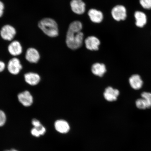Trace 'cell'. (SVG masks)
Wrapping results in <instances>:
<instances>
[{
	"label": "cell",
	"instance_id": "1",
	"mask_svg": "<svg viewBox=\"0 0 151 151\" xmlns=\"http://www.w3.org/2000/svg\"><path fill=\"white\" fill-rule=\"evenodd\" d=\"M82 24L76 21L70 24L66 37L67 46L71 50H75L82 46L83 40V34L81 32Z\"/></svg>",
	"mask_w": 151,
	"mask_h": 151
},
{
	"label": "cell",
	"instance_id": "2",
	"mask_svg": "<svg viewBox=\"0 0 151 151\" xmlns=\"http://www.w3.org/2000/svg\"><path fill=\"white\" fill-rule=\"evenodd\" d=\"M38 26L43 32L49 37H56L58 35V24L52 18L42 19L39 22Z\"/></svg>",
	"mask_w": 151,
	"mask_h": 151
},
{
	"label": "cell",
	"instance_id": "3",
	"mask_svg": "<svg viewBox=\"0 0 151 151\" xmlns=\"http://www.w3.org/2000/svg\"><path fill=\"white\" fill-rule=\"evenodd\" d=\"M16 29L9 24L3 26L0 31V35L2 38L5 40L10 41L14 38L16 35Z\"/></svg>",
	"mask_w": 151,
	"mask_h": 151
},
{
	"label": "cell",
	"instance_id": "4",
	"mask_svg": "<svg viewBox=\"0 0 151 151\" xmlns=\"http://www.w3.org/2000/svg\"><path fill=\"white\" fill-rule=\"evenodd\" d=\"M111 13L113 18L117 21L124 20L127 17L125 7L122 5H117L113 7Z\"/></svg>",
	"mask_w": 151,
	"mask_h": 151
},
{
	"label": "cell",
	"instance_id": "5",
	"mask_svg": "<svg viewBox=\"0 0 151 151\" xmlns=\"http://www.w3.org/2000/svg\"><path fill=\"white\" fill-rule=\"evenodd\" d=\"M22 68L20 60L16 58H13L9 60L7 65V69L9 72L14 75L18 74Z\"/></svg>",
	"mask_w": 151,
	"mask_h": 151
},
{
	"label": "cell",
	"instance_id": "6",
	"mask_svg": "<svg viewBox=\"0 0 151 151\" xmlns=\"http://www.w3.org/2000/svg\"><path fill=\"white\" fill-rule=\"evenodd\" d=\"M19 101L25 107H29L32 104L33 99V96L28 91H25L18 94Z\"/></svg>",
	"mask_w": 151,
	"mask_h": 151
},
{
	"label": "cell",
	"instance_id": "7",
	"mask_svg": "<svg viewBox=\"0 0 151 151\" xmlns=\"http://www.w3.org/2000/svg\"><path fill=\"white\" fill-rule=\"evenodd\" d=\"M70 6L72 10L77 14H83L86 10V4L82 0H72Z\"/></svg>",
	"mask_w": 151,
	"mask_h": 151
},
{
	"label": "cell",
	"instance_id": "8",
	"mask_svg": "<svg viewBox=\"0 0 151 151\" xmlns=\"http://www.w3.org/2000/svg\"><path fill=\"white\" fill-rule=\"evenodd\" d=\"M25 58L26 60L30 63H36L39 61L40 55L36 49L30 48L26 51Z\"/></svg>",
	"mask_w": 151,
	"mask_h": 151
},
{
	"label": "cell",
	"instance_id": "9",
	"mask_svg": "<svg viewBox=\"0 0 151 151\" xmlns=\"http://www.w3.org/2000/svg\"><path fill=\"white\" fill-rule=\"evenodd\" d=\"M86 48L91 50H99L100 41L97 37L94 36L88 37L85 41Z\"/></svg>",
	"mask_w": 151,
	"mask_h": 151
},
{
	"label": "cell",
	"instance_id": "10",
	"mask_svg": "<svg viewBox=\"0 0 151 151\" xmlns=\"http://www.w3.org/2000/svg\"><path fill=\"white\" fill-rule=\"evenodd\" d=\"M119 94V91L118 90L114 89L111 87H108L106 88L104 93L105 99L109 101H116Z\"/></svg>",
	"mask_w": 151,
	"mask_h": 151
},
{
	"label": "cell",
	"instance_id": "11",
	"mask_svg": "<svg viewBox=\"0 0 151 151\" xmlns=\"http://www.w3.org/2000/svg\"><path fill=\"white\" fill-rule=\"evenodd\" d=\"M8 50L9 53L14 56L20 55L22 52V45L17 41H14L11 42L9 45Z\"/></svg>",
	"mask_w": 151,
	"mask_h": 151
},
{
	"label": "cell",
	"instance_id": "12",
	"mask_svg": "<svg viewBox=\"0 0 151 151\" xmlns=\"http://www.w3.org/2000/svg\"><path fill=\"white\" fill-rule=\"evenodd\" d=\"M24 80L27 84L32 86H36L40 81V77L37 73H28L24 75Z\"/></svg>",
	"mask_w": 151,
	"mask_h": 151
},
{
	"label": "cell",
	"instance_id": "13",
	"mask_svg": "<svg viewBox=\"0 0 151 151\" xmlns=\"http://www.w3.org/2000/svg\"><path fill=\"white\" fill-rule=\"evenodd\" d=\"M54 126L57 131L62 134L67 133L70 129L68 122L63 120L56 121L55 122Z\"/></svg>",
	"mask_w": 151,
	"mask_h": 151
},
{
	"label": "cell",
	"instance_id": "14",
	"mask_svg": "<svg viewBox=\"0 0 151 151\" xmlns=\"http://www.w3.org/2000/svg\"><path fill=\"white\" fill-rule=\"evenodd\" d=\"M129 83L131 87L133 89L138 90L142 87L143 82L140 76L138 75H134L129 79Z\"/></svg>",
	"mask_w": 151,
	"mask_h": 151
},
{
	"label": "cell",
	"instance_id": "15",
	"mask_svg": "<svg viewBox=\"0 0 151 151\" xmlns=\"http://www.w3.org/2000/svg\"><path fill=\"white\" fill-rule=\"evenodd\" d=\"M88 14L91 20L94 23H99L102 21L103 15L101 11L91 9L88 11Z\"/></svg>",
	"mask_w": 151,
	"mask_h": 151
},
{
	"label": "cell",
	"instance_id": "16",
	"mask_svg": "<svg viewBox=\"0 0 151 151\" xmlns=\"http://www.w3.org/2000/svg\"><path fill=\"white\" fill-rule=\"evenodd\" d=\"M91 70L94 75L100 77H102L106 71L104 64L98 63L93 64L92 66Z\"/></svg>",
	"mask_w": 151,
	"mask_h": 151
},
{
	"label": "cell",
	"instance_id": "17",
	"mask_svg": "<svg viewBox=\"0 0 151 151\" xmlns=\"http://www.w3.org/2000/svg\"><path fill=\"white\" fill-rule=\"evenodd\" d=\"M135 17L136 19V25L137 27H142L147 22V17L144 13L141 11H137L135 13Z\"/></svg>",
	"mask_w": 151,
	"mask_h": 151
},
{
	"label": "cell",
	"instance_id": "18",
	"mask_svg": "<svg viewBox=\"0 0 151 151\" xmlns=\"http://www.w3.org/2000/svg\"><path fill=\"white\" fill-rule=\"evenodd\" d=\"M32 124L34 127L36 128L38 131L40 135H44L46 132V129L44 126L41 123L39 120L34 119L32 120Z\"/></svg>",
	"mask_w": 151,
	"mask_h": 151
},
{
	"label": "cell",
	"instance_id": "19",
	"mask_svg": "<svg viewBox=\"0 0 151 151\" xmlns=\"http://www.w3.org/2000/svg\"><path fill=\"white\" fill-rule=\"evenodd\" d=\"M142 98L144 100L146 104L147 108L151 107V93L150 92H143L141 94Z\"/></svg>",
	"mask_w": 151,
	"mask_h": 151
},
{
	"label": "cell",
	"instance_id": "20",
	"mask_svg": "<svg viewBox=\"0 0 151 151\" xmlns=\"http://www.w3.org/2000/svg\"><path fill=\"white\" fill-rule=\"evenodd\" d=\"M136 105L137 108L139 109H145L147 108L146 104L142 98L137 100L136 101Z\"/></svg>",
	"mask_w": 151,
	"mask_h": 151
},
{
	"label": "cell",
	"instance_id": "21",
	"mask_svg": "<svg viewBox=\"0 0 151 151\" xmlns=\"http://www.w3.org/2000/svg\"><path fill=\"white\" fill-rule=\"evenodd\" d=\"M139 3L143 8L151 9V0H139Z\"/></svg>",
	"mask_w": 151,
	"mask_h": 151
},
{
	"label": "cell",
	"instance_id": "22",
	"mask_svg": "<svg viewBox=\"0 0 151 151\" xmlns=\"http://www.w3.org/2000/svg\"><path fill=\"white\" fill-rule=\"evenodd\" d=\"M6 120V117L5 113L0 110V127L4 125Z\"/></svg>",
	"mask_w": 151,
	"mask_h": 151
},
{
	"label": "cell",
	"instance_id": "23",
	"mask_svg": "<svg viewBox=\"0 0 151 151\" xmlns=\"http://www.w3.org/2000/svg\"><path fill=\"white\" fill-rule=\"evenodd\" d=\"M4 9V4L1 1H0V17H1L3 15Z\"/></svg>",
	"mask_w": 151,
	"mask_h": 151
},
{
	"label": "cell",
	"instance_id": "24",
	"mask_svg": "<svg viewBox=\"0 0 151 151\" xmlns=\"http://www.w3.org/2000/svg\"><path fill=\"white\" fill-rule=\"evenodd\" d=\"M5 65L4 62L0 61V72H1L4 70Z\"/></svg>",
	"mask_w": 151,
	"mask_h": 151
},
{
	"label": "cell",
	"instance_id": "25",
	"mask_svg": "<svg viewBox=\"0 0 151 151\" xmlns=\"http://www.w3.org/2000/svg\"><path fill=\"white\" fill-rule=\"evenodd\" d=\"M4 151H19L16 150V149H11L10 150H5Z\"/></svg>",
	"mask_w": 151,
	"mask_h": 151
}]
</instances>
